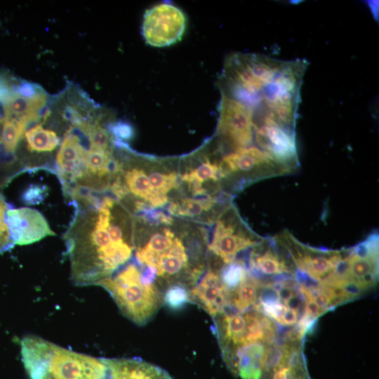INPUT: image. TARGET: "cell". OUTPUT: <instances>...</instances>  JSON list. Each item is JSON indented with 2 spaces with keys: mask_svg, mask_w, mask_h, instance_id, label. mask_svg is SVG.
<instances>
[{
  "mask_svg": "<svg viewBox=\"0 0 379 379\" xmlns=\"http://www.w3.org/2000/svg\"><path fill=\"white\" fill-rule=\"evenodd\" d=\"M114 199L106 197L79 211L65 234L71 279L77 286L94 285L107 278L131 258L133 246L115 218Z\"/></svg>",
  "mask_w": 379,
  "mask_h": 379,
  "instance_id": "6da1fadb",
  "label": "cell"
},
{
  "mask_svg": "<svg viewBox=\"0 0 379 379\" xmlns=\"http://www.w3.org/2000/svg\"><path fill=\"white\" fill-rule=\"evenodd\" d=\"M20 352L30 379H105L102 358L73 352L36 335L25 336Z\"/></svg>",
  "mask_w": 379,
  "mask_h": 379,
  "instance_id": "7a4b0ae2",
  "label": "cell"
},
{
  "mask_svg": "<svg viewBox=\"0 0 379 379\" xmlns=\"http://www.w3.org/2000/svg\"><path fill=\"white\" fill-rule=\"evenodd\" d=\"M95 286L104 288L121 312L135 324L148 323L164 304L165 290L152 268L129 263Z\"/></svg>",
  "mask_w": 379,
  "mask_h": 379,
  "instance_id": "3957f363",
  "label": "cell"
},
{
  "mask_svg": "<svg viewBox=\"0 0 379 379\" xmlns=\"http://www.w3.org/2000/svg\"><path fill=\"white\" fill-rule=\"evenodd\" d=\"M50 99L39 85L0 69V106L4 119L27 124L38 122Z\"/></svg>",
  "mask_w": 379,
  "mask_h": 379,
  "instance_id": "277c9868",
  "label": "cell"
},
{
  "mask_svg": "<svg viewBox=\"0 0 379 379\" xmlns=\"http://www.w3.org/2000/svg\"><path fill=\"white\" fill-rule=\"evenodd\" d=\"M275 240L289 255L294 266L317 281L332 274L347 251H328L307 246L288 230L275 237Z\"/></svg>",
  "mask_w": 379,
  "mask_h": 379,
  "instance_id": "5b68a950",
  "label": "cell"
},
{
  "mask_svg": "<svg viewBox=\"0 0 379 379\" xmlns=\"http://www.w3.org/2000/svg\"><path fill=\"white\" fill-rule=\"evenodd\" d=\"M186 18L178 7L161 4L146 11L142 26L147 44L164 47L179 41L185 32Z\"/></svg>",
  "mask_w": 379,
  "mask_h": 379,
  "instance_id": "8992f818",
  "label": "cell"
},
{
  "mask_svg": "<svg viewBox=\"0 0 379 379\" xmlns=\"http://www.w3.org/2000/svg\"><path fill=\"white\" fill-rule=\"evenodd\" d=\"M230 218H220L216 223L208 250L225 264L235 260L240 251L255 246L262 241L244 227L232 212Z\"/></svg>",
  "mask_w": 379,
  "mask_h": 379,
  "instance_id": "52a82bcc",
  "label": "cell"
},
{
  "mask_svg": "<svg viewBox=\"0 0 379 379\" xmlns=\"http://www.w3.org/2000/svg\"><path fill=\"white\" fill-rule=\"evenodd\" d=\"M220 110L218 129L223 139L235 151L249 147L254 131L249 106L224 95Z\"/></svg>",
  "mask_w": 379,
  "mask_h": 379,
  "instance_id": "ba28073f",
  "label": "cell"
},
{
  "mask_svg": "<svg viewBox=\"0 0 379 379\" xmlns=\"http://www.w3.org/2000/svg\"><path fill=\"white\" fill-rule=\"evenodd\" d=\"M220 178L235 173H253L256 178L290 172L258 147L240 149L225 156L218 165Z\"/></svg>",
  "mask_w": 379,
  "mask_h": 379,
  "instance_id": "9c48e42d",
  "label": "cell"
},
{
  "mask_svg": "<svg viewBox=\"0 0 379 379\" xmlns=\"http://www.w3.org/2000/svg\"><path fill=\"white\" fill-rule=\"evenodd\" d=\"M6 222L14 245H28L55 235L44 216L34 208H8Z\"/></svg>",
  "mask_w": 379,
  "mask_h": 379,
  "instance_id": "30bf717a",
  "label": "cell"
},
{
  "mask_svg": "<svg viewBox=\"0 0 379 379\" xmlns=\"http://www.w3.org/2000/svg\"><path fill=\"white\" fill-rule=\"evenodd\" d=\"M225 292L220 270L210 266L206 273L189 291L190 302L197 304L213 318L227 305Z\"/></svg>",
  "mask_w": 379,
  "mask_h": 379,
  "instance_id": "8fae6325",
  "label": "cell"
},
{
  "mask_svg": "<svg viewBox=\"0 0 379 379\" xmlns=\"http://www.w3.org/2000/svg\"><path fill=\"white\" fill-rule=\"evenodd\" d=\"M105 379H173L159 366L139 358H102Z\"/></svg>",
  "mask_w": 379,
  "mask_h": 379,
  "instance_id": "7c38bea8",
  "label": "cell"
},
{
  "mask_svg": "<svg viewBox=\"0 0 379 379\" xmlns=\"http://www.w3.org/2000/svg\"><path fill=\"white\" fill-rule=\"evenodd\" d=\"M262 241L254 246L249 258L248 268L255 274V277L259 274L266 275H281V274H293L295 272L294 265L282 256L276 249L270 246H265Z\"/></svg>",
  "mask_w": 379,
  "mask_h": 379,
  "instance_id": "4fadbf2b",
  "label": "cell"
},
{
  "mask_svg": "<svg viewBox=\"0 0 379 379\" xmlns=\"http://www.w3.org/2000/svg\"><path fill=\"white\" fill-rule=\"evenodd\" d=\"M220 178L218 165L206 160L193 170L185 173L181 180L188 185L194 195H205L203 184L207 181L217 182Z\"/></svg>",
  "mask_w": 379,
  "mask_h": 379,
  "instance_id": "5bb4252c",
  "label": "cell"
},
{
  "mask_svg": "<svg viewBox=\"0 0 379 379\" xmlns=\"http://www.w3.org/2000/svg\"><path fill=\"white\" fill-rule=\"evenodd\" d=\"M24 136L29 150L38 153L52 152L60 143V138L56 133L44 128L40 121L27 129Z\"/></svg>",
  "mask_w": 379,
  "mask_h": 379,
  "instance_id": "9a60e30c",
  "label": "cell"
},
{
  "mask_svg": "<svg viewBox=\"0 0 379 379\" xmlns=\"http://www.w3.org/2000/svg\"><path fill=\"white\" fill-rule=\"evenodd\" d=\"M378 256L360 257L349 249L346 257L347 280L357 282L369 274H378Z\"/></svg>",
  "mask_w": 379,
  "mask_h": 379,
  "instance_id": "2e32d148",
  "label": "cell"
},
{
  "mask_svg": "<svg viewBox=\"0 0 379 379\" xmlns=\"http://www.w3.org/2000/svg\"><path fill=\"white\" fill-rule=\"evenodd\" d=\"M215 203L216 199L209 195L203 199H183L171 204L168 211L180 216L195 217L211 209Z\"/></svg>",
  "mask_w": 379,
  "mask_h": 379,
  "instance_id": "e0dca14e",
  "label": "cell"
},
{
  "mask_svg": "<svg viewBox=\"0 0 379 379\" xmlns=\"http://www.w3.org/2000/svg\"><path fill=\"white\" fill-rule=\"evenodd\" d=\"M248 271L242 260H237L227 264L220 271V278L226 291L237 288L246 278Z\"/></svg>",
  "mask_w": 379,
  "mask_h": 379,
  "instance_id": "ac0fdd59",
  "label": "cell"
},
{
  "mask_svg": "<svg viewBox=\"0 0 379 379\" xmlns=\"http://www.w3.org/2000/svg\"><path fill=\"white\" fill-rule=\"evenodd\" d=\"M154 190L160 195L166 196L167 192L178 187L177 175L175 173L152 172L148 176Z\"/></svg>",
  "mask_w": 379,
  "mask_h": 379,
  "instance_id": "d6986e66",
  "label": "cell"
},
{
  "mask_svg": "<svg viewBox=\"0 0 379 379\" xmlns=\"http://www.w3.org/2000/svg\"><path fill=\"white\" fill-rule=\"evenodd\" d=\"M164 301L171 308H180L190 302L189 291L180 286H170L165 291Z\"/></svg>",
  "mask_w": 379,
  "mask_h": 379,
  "instance_id": "ffe728a7",
  "label": "cell"
},
{
  "mask_svg": "<svg viewBox=\"0 0 379 379\" xmlns=\"http://www.w3.org/2000/svg\"><path fill=\"white\" fill-rule=\"evenodd\" d=\"M8 204L0 195V253L10 249L14 245L6 222Z\"/></svg>",
  "mask_w": 379,
  "mask_h": 379,
  "instance_id": "44dd1931",
  "label": "cell"
},
{
  "mask_svg": "<svg viewBox=\"0 0 379 379\" xmlns=\"http://www.w3.org/2000/svg\"><path fill=\"white\" fill-rule=\"evenodd\" d=\"M47 192L48 188L45 185H32L24 191L22 200L27 205L37 204L42 201Z\"/></svg>",
  "mask_w": 379,
  "mask_h": 379,
  "instance_id": "7402d4cb",
  "label": "cell"
},
{
  "mask_svg": "<svg viewBox=\"0 0 379 379\" xmlns=\"http://www.w3.org/2000/svg\"><path fill=\"white\" fill-rule=\"evenodd\" d=\"M259 304L261 305H272L280 302L279 295L271 284L262 285L258 294Z\"/></svg>",
  "mask_w": 379,
  "mask_h": 379,
  "instance_id": "603a6c76",
  "label": "cell"
},
{
  "mask_svg": "<svg viewBox=\"0 0 379 379\" xmlns=\"http://www.w3.org/2000/svg\"><path fill=\"white\" fill-rule=\"evenodd\" d=\"M109 132L117 139L129 140L133 135V129L131 126L125 122H117L110 126Z\"/></svg>",
  "mask_w": 379,
  "mask_h": 379,
  "instance_id": "cb8c5ba5",
  "label": "cell"
},
{
  "mask_svg": "<svg viewBox=\"0 0 379 379\" xmlns=\"http://www.w3.org/2000/svg\"><path fill=\"white\" fill-rule=\"evenodd\" d=\"M298 310L288 308L278 321L282 326H292L297 322Z\"/></svg>",
  "mask_w": 379,
  "mask_h": 379,
  "instance_id": "d4e9b609",
  "label": "cell"
},
{
  "mask_svg": "<svg viewBox=\"0 0 379 379\" xmlns=\"http://www.w3.org/2000/svg\"><path fill=\"white\" fill-rule=\"evenodd\" d=\"M324 312L312 300L309 299L305 300L304 315L312 319H317V317Z\"/></svg>",
  "mask_w": 379,
  "mask_h": 379,
  "instance_id": "484cf974",
  "label": "cell"
},
{
  "mask_svg": "<svg viewBox=\"0 0 379 379\" xmlns=\"http://www.w3.org/2000/svg\"><path fill=\"white\" fill-rule=\"evenodd\" d=\"M297 292V290L283 286L282 285L281 288L277 291L279 300L284 302V305Z\"/></svg>",
  "mask_w": 379,
  "mask_h": 379,
  "instance_id": "4316f807",
  "label": "cell"
},
{
  "mask_svg": "<svg viewBox=\"0 0 379 379\" xmlns=\"http://www.w3.org/2000/svg\"><path fill=\"white\" fill-rule=\"evenodd\" d=\"M3 124V114L1 111V107L0 106V147H1V128Z\"/></svg>",
  "mask_w": 379,
  "mask_h": 379,
  "instance_id": "83f0119b",
  "label": "cell"
}]
</instances>
